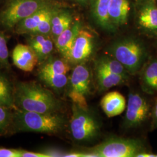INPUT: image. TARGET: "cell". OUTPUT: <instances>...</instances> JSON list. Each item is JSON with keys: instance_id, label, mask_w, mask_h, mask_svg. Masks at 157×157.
<instances>
[{"instance_id": "30", "label": "cell", "mask_w": 157, "mask_h": 157, "mask_svg": "<svg viewBox=\"0 0 157 157\" xmlns=\"http://www.w3.org/2000/svg\"><path fill=\"white\" fill-rule=\"evenodd\" d=\"M52 157L50 154L42 153V152H34L23 151L22 157Z\"/></svg>"}, {"instance_id": "4", "label": "cell", "mask_w": 157, "mask_h": 157, "mask_svg": "<svg viewBox=\"0 0 157 157\" xmlns=\"http://www.w3.org/2000/svg\"><path fill=\"white\" fill-rule=\"evenodd\" d=\"M111 53L130 75H135L144 67V48L136 40L128 39L119 41L113 45Z\"/></svg>"}, {"instance_id": "16", "label": "cell", "mask_w": 157, "mask_h": 157, "mask_svg": "<svg viewBox=\"0 0 157 157\" xmlns=\"http://www.w3.org/2000/svg\"><path fill=\"white\" fill-rule=\"evenodd\" d=\"M51 11L47 6L36 12L30 17L25 18L17 24V32L18 33L34 34L39 25L47 14Z\"/></svg>"}, {"instance_id": "27", "label": "cell", "mask_w": 157, "mask_h": 157, "mask_svg": "<svg viewBox=\"0 0 157 157\" xmlns=\"http://www.w3.org/2000/svg\"><path fill=\"white\" fill-rule=\"evenodd\" d=\"M8 108L0 106V132L4 131L11 121V115Z\"/></svg>"}, {"instance_id": "19", "label": "cell", "mask_w": 157, "mask_h": 157, "mask_svg": "<svg viewBox=\"0 0 157 157\" xmlns=\"http://www.w3.org/2000/svg\"><path fill=\"white\" fill-rule=\"evenodd\" d=\"M139 23L146 30L157 32V8L147 6L142 9L139 17Z\"/></svg>"}, {"instance_id": "31", "label": "cell", "mask_w": 157, "mask_h": 157, "mask_svg": "<svg viewBox=\"0 0 157 157\" xmlns=\"http://www.w3.org/2000/svg\"><path fill=\"white\" fill-rule=\"evenodd\" d=\"M63 156L66 157H88V154L82 152H71L66 154Z\"/></svg>"}, {"instance_id": "17", "label": "cell", "mask_w": 157, "mask_h": 157, "mask_svg": "<svg viewBox=\"0 0 157 157\" xmlns=\"http://www.w3.org/2000/svg\"><path fill=\"white\" fill-rule=\"evenodd\" d=\"M95 75L98 89L101 91H104L113 87L124 84L128 80V78L121 75L100 69L95 68Z\"/></svg>"}, {"instance_id": "6", "label": "cell", "mask_w": 157, "mask_h": 157, "mask_svg": "<svg viewBox=\"0 0 157 157\" xmlns=\"http://www.w3.org/2000/svg\"><path fill=\"white\" fill-rule=\"evenodd\" d=\"M46 6L44 0H13L0 14V22L6 28L17 23Z\"/></svg>"}, {"instance_id": "1", "label": "cell", "mask_w": 157, "mask_h": 157, "mask_svg": "<svg viewBox=\"0 0 157 157\" xmlns=\"http://www.w3.org/2000/svg\"><path fill=\"white\" fill-rule=\"evenodd\" d=\"M13 98L19 109L26 111L55 113L60 108L59 102L50 91L34 82L17 84Z\"/></svg>"}, {"instance_id": "29", "label": "cell", "mask_w": 157, "mask_h": 157, "mask_svg": "<svg viewBox=\"0 0 157 157\" xmlns=\"http://www.w3.org/2000/svg\"><path fill=\"white\" fill-rule=\"evenodd\" d=\"M151 130H155L157 128V99L154 107L152 109L151 112Z\"/></svg>"}, {"instance_id": "14", "label": "cell", "mask_w": 157, "mask_h": 157, "mask_svg": "<svg viewBox=\"0 0 157 157\" xmlns=\"http://www.w3.org/2000/svg\"><path fill=\"white\" fill-rule=\"evenodd\" d=\"M141 84L143 90L149 94L157 93V60L148 63L143 68L141 75Z\"/></svg>"}, {"instance_id": "12", "label": "cell", "mask_w": 157, "mask_h": 157, "mask_svg": "<svg viewBox=\"0 0 157 157\" xmlns=\"http://www.w3.org/2000/svg\"><path fill=\"white\" fill-rule=\"evenodd\" d=\"M80 30L78 23L71 26L56 37V45L66 61H69L74 42Z\"/></svg>"}, {"instance_id": "20", "label": "cell", "mask_w": 157, "mask_h": 157, "mask_svg": "<svg viewBox=\"0 0 157 157\" xmlns=\"http://www.w3.org/2000/svg\"><path fill=\"white\" fill-rule=\"evenodd\" d=\"M111 0H96L94 7L95 19L103 28L110 30L112 28V22L109 16V6Z\"/></svg>"}, {"instance_id": "9", "label": "cell", "mask_w": 157, "mask_h": 157, "mask_svg": "<svg viewBox=\"0 0 157 157\" xmlns=\"http://www.w3.org/2000/svg\"><path fill=\"white\" fill-rule=\"evenodd\" d=\"M94 48V37L89 32L80 29L71 51L69 61L73 64L84 63Z\"/></svg>"}, {"instance_id": "11", "label": "cell", "mask_w": 157, "mask_h": 157, "mask_svg": "<svg viewBox=\"0 0 157 157\" xmlns=\"http://www.w3.org/2000/svg\"><path fill=\"white\" fill-rule=\"evenodd\" d=\"M101 106L108 118H112L121 114L126 108V100L118 91L107 93L102 98Z\"/></svg>"}, {"instance_id": "23", "label": "cell", "mask_w": 157, "mask_h": 157, "mask_svg": "<svg viewBox=\"0 0 157 157\" xmlns=\"http://www.w3.org/2000/svg\"><path fill=\"white\" fill-rule=\"evenodd\" d=\"M72 17L66 13L53 15L51 22V31L53 36L56 37L71 26Z\"/></svg>"}, {"instance_id": "32", "label": "cell", "mask_w": 157, "mask_h": 157, "mask_svg": "<svg viewBox=\"0 0 157 157\" xmlns=\"http://www.w3.org/2000/svg\"><path fill=\"white\" fill-rule=\"evenodd\" d=\"M136 157H156V154L150 153V152L143 151L138 154Z\"/></svg>"}, {"instance_id": "25", "label": "cell", "mask_w": 157, "mask_h": 157, "mask_svg": "<svg viewBox=\"0 0 157 157\" xmlns=\"http://www.w3.org/2000/svg\"><path fill=\"white\" fill-rule=\"evenodd\" d=\"M52 17L53 13L52 11H51L40 23L34 34L47 35L48 34L50 33L51 31V22Z\"/></svg>"}, {"instance_id": "10", "label": "cell", "mask_w": 157, "mask_h": 157, "mask_svg": "<svg viewBox=\"0 0 157 157\" xmlns=\"http://www.w3.org/2000/svg\"><path fill=\"white\" fill-rule=\"evenodd\" d=\"M12 58L14 65L25 72H31L39 62L34 51L29 45L19 44L12 51Z\"/></svg>"}, {"instance_id": "24", "label": "cell", "mask_w": 157, "mask_h": 157, "mask_svg": "<svg viewBox=\"0 0 157 157\" xmlns=\"http://www.w3.org/2000/svg\"><path fill=\"white\" fill-rule=\"evenodd\" d=\"M14 104L11 87L6 77L0 73V106L10 108Z\"/></svg>"}, {"instance_id": "28", "label": "cell", "mask_w": 157, "mask_h": 157, "mask_svg": "<svg viewBox=\"0 0 157 157\" xmlns=\"http://www.w3.org/2000/svg\"><path fill=\"white\" fill-rule=\"evenodd\" d=\"M22 152L15 149L0 148V157H22Z\"/></svg>"}, {"instance_id": "2", "label": "cell", "mask_w": 157, "mask_h": 157, "mask_svg": "<svg viewBox=\"0 0 157 157\" xmlns=\"http://www.w3.org/2000/svg\"><path fill=\"white\" fill-rule=\"evenodd\" d=\"M18 130L45 134L61 132L66 124V119L55 113H39L18 109L13 116Z\"/></svg>"}, {"instance_id": "15", "label": "cell", "mask_w": 157, "mask_h": 157, "mask_svg": "<svg viewBox=\"0 0 157 157\" xmlns=\"http://www.w3.org/2000/svg\"><path fill=\"white\" fill-rule=\"evenodd\" d=\"M130 10L128 0H111L109 6V16L111 22L117 25L125 24Z\"/></svg>"}, {"instance_id": "8", "label": "cell", "mask_w": 157, "mask_h": 157, "mask_svg": "<svg viewBox=\"0 0 157 157\" xmlns=\"http://www.w3.org/2000/svg\"><path fill=\"white\" fill-rule=\"evenodd\" d=\"M150 109V104L144 96L137 92H130L124 127L126 129H133L141 126L148 118Z\"/></svg>"}, {"instance_id": "7", "label": "cell", "mask_w": 157, "mask_h": 157, "mask_svg": "<svg viewBox=\"0 0 157 157\" xmlns=\"http://www.w3.org/2000/svg\"><path fill=\"white\" fill-rule=\"evenodd\" d=\"M91 76L89 67L81 63L73 69L69 80V97L78 106L88 109L86 97L90 94Z\"/></svg>"}, {"instance_id": "5", "label": "cell", "mask_w": 157, "mask_h": 157, "mask_svg": "<svg viewBox=\"0 0 157 157\" xmlns=\"http://www.w3.org/2000/svg\"><path fill=\"white\" fill-rule=\"evenodd\" d=\"M70 129L74 140L87 142L95 139L100 133V126L96 118L85 109L73 103Z\"/></svg>"}, {"instance_id": "33", "label": "cell", "mask_w": 157, "mask_h": 157, "mask_svg": "<svg viewBox=\"0 0 157 157\" xmlns=\"http://www.w3.org/2000/svg\"><path fill=\"white\" fill-rule=\"evenodd\" d=\"M78 1H86V0H78Z\"/></svg>"}, {"instance_id": "21", "label": "cell", "mask_w": 157, "mask_h": 157, "mask_svg": "<svg viewBox=\"0 0 157 157\" xmlns=\"http://www.w3.org/2000/svg\"><path fill=\"white\" fill-rule=\"evenodd\" d=\"M69 65L67 61L61 59H50L43 63L39 72L51 74H67L70 71Z\"/></svg>"}, {"instance_id": "18", "label": "cell", "mask_w": 157, "mask_h": 157, "mask_svg": "<svg viewBox=\"0 0 157 157\" xmlns=\"http://www.w3.org/2000/svg\"><path fill=\"white\" fill-rule=\"evenodd\" d=\"M96 69H100L108 71L114 74H117L123 76L125 78H129V72L124 68L121 63L114 58L103 56L98 59L95 62Z\"/></svg>"}, {"instance_id": "34", "label": "cell", "mask_w": 157, "mask_h": 157, "mask_svg": "<svg viewBox=\"0 0 157 157\" xmlns=\"http://www.w3.org/2000/svg\"><path fill=\"white\" fill-rule=\"evenodd\" d=\"M156 157H157V154H156Z\"/></svg>"}, {"instance_id": "3", "label": "cell", "mask_w": 157, "mask_h": 157, "mask_svg": "<svg viewBox=\"0 0 157 157\" xmlns=\"http://www.w3.org/2000/svg\"><path fill=\"white\" fill-rule=\"evenodd\" d=\"M146 151L145 146L139 139L110 137L90 148L88 157H136Z\"/></svg>"}, {"instance_id": "22", "label": "cell", "mask_w": 157, "mask_h": 157, "mask_svg": "<svg viewBox=\"0 0 157 157\" xmlns=\"http://www.w3.org/2000/svg\"><path fill=\"white\" fill-rule=\"evenodd\" d=\"M40 79L51 88L56 90L63 89L69 82L67 74H51L39 72Z\"/></svg>"}, {"instance_id": "26", "label": "cell", "mask_w": 157, "mask_h": 157, "mask_svg": "<svg viewBox=\"0 0 157 157\" xmlns=\"http://www.w3.org/2000/svg\"><path fill=\"white\" fill-rule=\"evenodd\" d=\"M9 52L4 36L0 33V65L8 67Z\"/></svg>"}, {"instance_id": "13", "label": "cell", "mask_w": 157, "mask_h": 157, "mask_svg": "<svg viewBox=\"0 0 157 157\" xmlns=\"http://www.w3.org/2000/svg\"><path fill=\"white\" fill-rule=\"evenodd\" d=\"M28 43L38 57L39 62L45 60L54 48L52 40L44 34H33L29 39Z\"/></svg>"}]
</instances>
